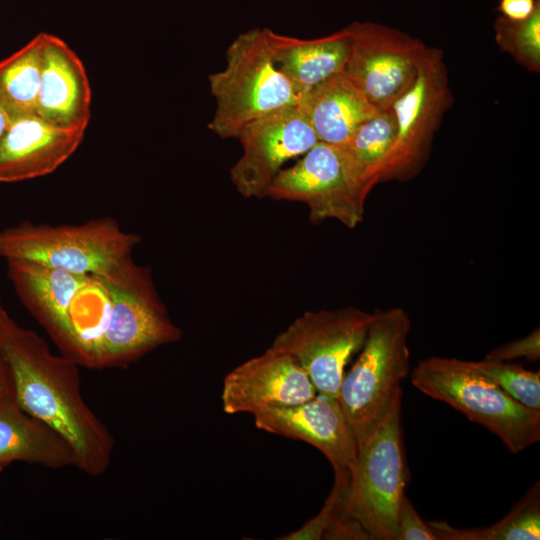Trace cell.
Here are the masks:
<instances>
[{
	"instance_id": "1",
	"label": "cell",
	"mask_w": 540,
	"mask_h": 540,
	"mask_svg": "<svg viewBox=\"0 0 540 540\" xmlns=\"http://www.w3.org/2000/svg\"><path fill=\"white\" fill-rule=\"evenodd\" d=\"M0 351L15 402L67 441L75 467L91 476L103 474L115 442L81 394L78 364L54 354L41 336L19 326L2 305Z\"/></svg>"
},
{
	"instance_id": "2",
	"label": "cell",
	"mask_w": 540,
	"mask_h": 540,
	"mask_svg": "<svg viewBox=\"0 0 540 540\" xmlns=\"http://www.w3.org/2000/svg\"><path fill=\"white\" fill-rule=\"evenodd\" d=\"M402 396V395H401ZM401 396L384 418L357 442V464L347 488L335 485L334 510L357 521L371 540H396L397 515L409 482Z\"/></svg>"
},
{
	"instance_id": "3",
	"label": "cell",
	"mask_w": 540,
	"mask_h": 540,
	"mask_svg": "<svg viewBox=\"0 0 540 540\" xmlns=\"http://www.w3.org/2000/svg\"><path fill=\"white\" fill-rule=\"evenodd\" d=\"M208 80L216 100L208 128L222 138H237L249 122L298 106L300 94L274 62L264 28L239 34L226 50L225 68Z\"/></svg>"
},
{
	"instance_id": "4",
	"label": "cell",
	"mask_w": 540,
	"mask_h": 540,
	"mask_svg": "<svg viewBox=\"0 0 540 540\" xmlns=\"http://www.w3.org/2000/svg\"><path fill=\"white\" fill-rule=\"evenodd\" d=\"M361 352L344 374L338 400L357 442L386 415L402 395L410 368L411 320L401 307L375 310Z\"/></svg>"
},
{
	"instance_id": "5",
	"label": "cell",
	"mask_w": 540,
	"mask_h": 540,
	"mask_svg": "<svg viewBox=\"0 0 540 540\" xmlns=\"http://www.w3.org/2000/svg\"><path fill=\"white\" fill-rule=\"evenodd\" d=\"M411 382L422 393L490 430L512 453H520L540 440V411L515 401L474 362L428 357L413 369Z\"/></svg>"
},
{
	"instance_id": "6",
	"label": "cell",
	"mask_w": 540,
	"mask_h": 540,
	"mask_svg": "<svg viewBox=\"0 0 540 540\" xmlns=\"http://www.w3.org/2000/svg\"><path fill=\"white\" fill-rule=\"evenodd\" d=\"M98 276L107 289L110 311L97 369L126 367L156 348L177 342L182 330L160 299L148 267L132 256Z\"/></svg>"
},
{
	"instance_id": "7",
	"label": "cell",
	"mask_w": 540,
	"mask_h": 540,
	"mask_svg": "<svg viewBox=\"0 0 540 540\" xmlns=\"http://www.w3.org/2000/svg\"><path fill=\"white\" fill-rule=\"evenodd\" d=\"M140 241L139 235L124 231L110 217L56 226L22 222L0 230V256L101 275L132 256Z\"/></svg>"
},
{
	"instance_id": "8",
	"label": "cell",
	"mask_w": 540,
	"mask_h": 540,
	"mask_svg": "<svg viewBox=\"0 0 540 540\" xmlns=\"http://www.w3.org/2000/svg\"><path fill=\"white\" fill-rule=\"evenodd\" d=\"M369 192L343 147L319 141L295 165L280 170L267 197L305 203L312 223L333 219L352 229L363 221Z\"/></svg>"
},
{
	"instance_id": "9",
	"label": "cell",
	"mask_w": 540,
	"mask_h": 540,
	"mask_svg": "<svg viewBox=\"0 0 540 540\" xmlns=\"http://www.w3.org/2000/svg\"><path fill=\"white\" fill-rule=\"evenodd\" d=\"M373 315L353 306L307 311L280 332L270 348L292 356L317 393L338 398L345 367L361 349Z\"/></svg>"
},
{
	"instance_id": "10",
	"label": "cell",
	"mask_w": 540,
	"mask_h": 540,
	"mask_svg": "<svg viewBox=\"0 0 540 540\" xmlns=\"http://www.w3.org/2000/svg\"><path fill=\"white\" fill-rule=\"evenodd\" d=\"M451 101L443 53L425 47L413 82L390 107L396 119L397 134L380 183L404 182L420 172Z\"/></svg>"
},
{
	"instance_id": "11",
	"label": "cell",
	"mask_w": 540,
	"mask_h": 540,
	"mask_svg": "<svg viewBox=\"0 0 540 540\" xmlns=\"http://www.w3.org/2000/svg\"><path fill=\"white\" fill-rule=\"evenodd\" d=\"M343 29L350 43L343 73L376 110L390 108L413 82L425 44L372 21Z\"/></svg>"
},
{
	"instance_id": "12",
	"label": "cell",
	"mask_w": 540,
	"mask_h": 540,
	"mask_svg": "<svg viewBox=\"0 0 540 540\" xmlns=\"http://www.w3.org/2000/svg\"><path fill=\"white\" fill-rule=\"evenodd\" d=\"M243 152L230 179L245 198L267 197V190L288 160L305 154L319 139L298 106L271 112L239 132Z\"/></svg>"
},
{
	"instance_id": "13",
	"label": "cell",
	"mask_w": 540,
	"mask_h": 540,
	"mask_svg": "<svg viewBox=\"0 0 540 540\" xmlns=\"http://www.w3.org/2000/svg\"><path fill=\"white\" fill-rule=\"evenodd\" d=\"M253 416L258 429L304 441L320 450L333 467L334 484L342 490L347 488L356 468L358 444L338 398L317 393L303 403Z\"/></svg>"
},
{
	"instance_id": "14",
	"label": "cell",
	"mask_w": 540,
	"mask_h": 540,
	"mask_svg": "<svg viewBox=\"0 0 540 540\" xmlns=\"http://www.w3.org/2000/svg\"><path fill=\"white\" fill-rule=\"evenodd\" d=\"M317 391L306 372L289 354L268 348L232 371L223 381V410L257 413L303 403Z\"/></svg>"
},
{
	"instance_id": "15",
	"label": "cell",
	"mask_w": 540,
	"mask_h": 540,
	"mask_svg": "<svg viewBox=\"0 0 540 540\" xmlns=\"http://www.w3.org/2000/svg\"><path fill=\"white\" fill-rule=\"evenodd\" d=\"M8 277L22 304L48 332L62 354L76 362L71 311L91 275L76 274L29 260H7Z\"/></svg>"
},
{
	"instance_id": "16",
	"label": "cell",
	"mask_w": 540,
	"mask_h": 540,
	"mask_svg": "<svg viewBox=\"0 0 540 540\" xmlns=\"http://www.w3.org/2000/svg\"><path fill=\"white\" fill-rule=\"evenodd\" d=\"M85 66L61 38L43 32L40 88L35 114L52 126L85 132L91 119Z\"/></svg>"
},
{
	"instance_id": "17",
	"label": "cell",
	"mask_w": 540,
	"mask_h": 540,
	"mask_svg": "<svg viewBox=\"0 0 540 540\" xmlns=\"http://www.w3.org/2000/svg\"><path fill=\"white\" fill-rule=\"evenodd\" d=\"M84 135L52 126L35 113L13 119L0 142V183L53 173L75 153Z\"/></svg>"
},
{
	"instance_id": "18",
	"label": "cell",
	"mask_w": 540,
	"mask_h": 540,
	"mask_svg": "<svg viewBox=\"0 0 540 540\" xmlns=\"http://www.w3.org/2000/svg\"><path fill=\"white\" fill-rule=\"evenodd\" d=\"M298 107L319 141L343 146L376 110L344 73L303 91Z\"/></svg>"
},
{
	"instance_id": "19",
	"label": "cell",
	"mask_w": 540,
	"mask_h": 540,
	"mask_svg": "<svg viewBox=\"0 0 540 540\" xmlns=\"http://www.w3.org/2000/svg\"><path fill=\"white\" fill-rule=\"evenodd\" d=\"M264 33L278 69L299 94L344 72L350 46L344 29L316 39H299L269 28Z\"/></svg>"
},
{
	"instance_id": "20",
	"label": "cell",
	"mask_w": 540,
	"mask_h": 540,
	"mask_svg": "<svg viewBox=\"0 0 540 540\" xmlns=\"http://www.w3.org/2000/svg\"><path fill=\"white\" fill-rule=\"evenodd\" d=\"M13 461L55 469L74 466L73 452L67 441L9 398L0 400V466Z\"/></svg>"
},
{
	"instance_id": "21",
	"label": "cell",
	"mask_w": 540,
	"mask_h": 540,
	"mask_svg": "<svg viewBox=\"0 0 540 540\" xmlns=\"http://www.w3.org/2000/svg\"><path fill=\"white\" fill-rule=\"evenodd\" d=\"M42 51L43 32L0 62V105L12 120L35 113Z\"/></svg>"
},
{
	"instance_id": "22",
	"label": "cell",
	"mask_w": 540,
	"mask_h": 540,
	"mask_svg": "<svg viewBox=\"0 0 540 540\" xmlns=\"http://www.w3.org/2000/svg\"><path fill=\"white\" fill-rule=\"evenodd\" d=\"M396 134V119L391 108H388L360 124L342 146L359 179L369 191L380 183Z\"/></svg>"
},
{
	"instance_id": "23",
	"label": "cell",
	"mask_w": 540,
	"mask_h": 540,
	"mask_svg": "<svg viewBox=\"0 0 540 540\" xmlns=\"http://www.w3.org/2000/svg\"><path fill=\"white\" fill-rule=\"evenodd\" d=\"M428 524L438 540H538L540 539L539 481L504 518L489 527L460 529L444 521H432Z\"/></svg>"
},
{
	"instance_id": "24",
	"label": "cell",
	"mask_w": 540,
	"mask_h": 540,
	"mask_svg": "<svg viewBox=\"0 0 540 540\" xmlns=\"http://www.w3.org/2000/svg\"><path fill=\"white\" fill-rule=\"evenodd\" d=\"M495 40L526 69L540 68V1L526 19L515 21L500 16L494 24Z\"/></svg>"
},
{
	"instance_id": "25",
	"label": "cell",
	"mask_w": 540,
	"mask_h": 540,
	"mask_svg": "<svg viewBox=\"0 0 540 540\" xmlns=\"http://www.w3.org/2000/svg\"><path fill=\"white\" fill-rule=\"evenodd\" d=\"M475 367L521 405L540 411V372L520 365L484 359Z\"/></svg>"
},
{
	"instance_id": "26",
	"label": "cell",
	"mask_w": 540,
	"mask_h": 540,
	"mask_svg": "<svg viewBox=\"0 0 540 540\" xmlns=\"http://www.w3.org/2000/svg\"><path fill=\"white\" fill-rule=\"evenodd\" d=\"M396 540H438L406 495L403 496L398 509Z\"/></svg>"
},
{
	"instance_id": "27",
	"label": "cell",
	"mask_w": 540,
	"mask_h": 540,
	"mask_svg": "<svg viewBox=\"0 0 540 540\" xmlns=\"http://www.w3.org/2000/svg\"><path fill=\"white\" fill-rule=\"evenodd\" d=\"M517 358H526L529 361H537L540 358V332L539 327L529 335L509 342L491 350L487 360L507 362Z\"/></svg>"
},
{
	"instance_id": "28",
	"label": "cell",
	"mask_w": 540,
	"mask_h": 540,
	"mask_svg": "<svg viewBox=\"0 0 540 540\" xmlns=\"http://www.w3.org/2000/svg\"><path fill=\"white\" fill-rule=\"evenodd\" d=\"M336 493L334 489L331 490L329 496L324 502L321 510L310 520H308L302 527L292 531L282 537L279 540H320L323 539L324 533L328 527L330 517L332 514Z\"/></svg>"
},
{
	"instance_id": "29",
	"label": "cell",
	"mask_w": 540,
	"mask_h": 540,
	"mask_svg": "<svg viewBox=\"0 0 540 540\" xmlns=\"http://www.w3.org/2000/svg\"><path fill=\"white\" fill-rule=\"evenodd\" d=\"M539 0H500L498 10L507 19L520 21L528 18Z\"/></svg>"
},
{
	"instance_id": "30",
	"label": "cell",
	"mask_w": 540,
	"mask_h": 540,
	"mask_svg": "<svg viewBox=\"0 0 540 540\" xmlns=\"http://www.w3.org/2000/svg\"><path fill=\"white\" fill-rule=\"evenodd\" d=\"M13 399L10 374L6 361L0 351V400Z\"/></svg>"
},
{
	"instance_id": "31",
	"label": "cell",
	"mask_w": 540,
	"mask_h": 540,
	"mask_svg": "<svg viewBox=\"0 0 540 540\" xmlns=\"http://www.w3.org/2000/svg\"><path fill=\"white\" fill-rule=\"evenodd\" d=\"M11 122H12V119L9 117V115L0 105V142L2 141L6 132L8 131V128Z\"/></svg>"
},
{
	"instance_id": "32",
	"label": "cell",
	"mask_w": 540,
	"mask_h": 540,
	"mask_svg": "<svg viewBox=\"0 0 540 540\" xmlns=\"http://www.w3.org/2000/svg\"><path fill=\"white\" fill-rule=\"evenodd\" d=\"M3 468H4V467H1V466H0V470H1V471L3 470Z\"/></svg>"
},
{
	"instance_id": "33",
	"label": "cell",
	"mask_w": 540,
	"mask_h": 540,
	"mask_svg": "<svg viewBox=\"0 0 540 540\" xmlns=\"http://www.w3.org/2000/svg\"><path fill=\"white\" fill-rule=\"evenodd\" d=\"M0 305H1V301H0Z\"/></svg>"
},
{
	"instance_id": "34",
	"label": "cell",
	"mask_w": 540,
	"mask_h": 540,
	"mask_svg": "<svg viewBox=\"0 0 540 540\" xmlns=\"http://www.w3.org/2000/svg\"><path fill=\"white\" fill-rule=\"evenodd\" d=\"M0 472H1V470H0Z\"/></svg>"
}]
</instances>
